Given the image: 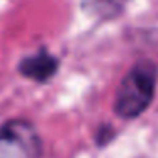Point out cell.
<instances>
[{"mask_svg": "<svg viewBox=\"0 0 158 158\" xmlns=\"http://www.w3.org/2000/svg\"><path fill=\"white\" fill-rule=\"evenodd\" d=\"M158 68L150 60L138 61L123 78L114 99V112L121 119H136L155 97Z\"/></svg>", "mask_w": 158, "mask_h": 158, "instance_id": "1", "label": "cell"}, {"mask_svg": "<svg viewBox=\"0 0 158 158\" xmlns=\"http://www.w3.org/2000/svg\"><path fill=\"white\" fill-rule=\"evenodd\" d=\"M58 66H60V61L56 56H53L46 49H39L36 55L26 56L19 63L17 70L26 78H31L38 83H44L56 75Z\"/></svg>", "mask_w": 158, "mask_h": 158, "instance_id": "3", "label": "cell"}, {"mask_svg": "<svg viewBox=\"0 0 158 158\" xmlns=\"http://www.w3.org/2000/svg\"><path fill=\"white\" fill-rule=\"evenodd\" d=\"M127 0H82V5L92 17L112 19L123 12Z\"/></svg>", "mask_w": 158, "mask_h": 158, "instance_id": "4", "label": "cell"}, {"mask_svg": "<svg viewBox=\"0 0 158 158\" xmlns=\"http://www.w3.org/2000/svg\"><path fill=\"white\" fill-rule=\"evenodd\" d=\"M116 138V129L112 127V124L109 123H104L97 127L95 131V144L99 148H104L110 143V141Z\"/></svg>", "mask_w": 158, "mask_h": 158, "instance_id": "5", "label": "cell"}, {"mask_svg": "<svg viewBox=\"0 0 158 158\" xmlns=\"http://www.w3.org/2000/svg\"><path fill=\"white\" fill-rule=\"evenodd\" d=\"M43 144L34 124L10 119L0 127V158H41Z\"/></svg>", "mask_w": 158, "mask_h": 158, "instance_id": "2", "label": "cell"}]
</instances>
